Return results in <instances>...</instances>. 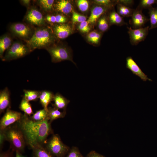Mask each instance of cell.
Masks as SVG:
<instances>
[{
    "mask_svg": "<svg viewBox=\"0 0 157 157\" xmlns=\"http://www.w3.org/2000/svg\"><path fill=\"white\" fill-rule=\"evenodd\" d=\"M52 30L56 37L61 39L67 37L72 32L71 26L65 23L55 24Z\"/></svg>",
    "mask_w": 157,
    "mask_h": 157,
    "instance_id": "13",
    "label": "cell"
},
{
    "mask_svg": "<svg viewBox=\"0 0 157 157\" xmlns=\"http://www.w3.org/2000/svg\"><path fill=\"white\" fill-rule=\"evenodd\" d=\"M32 157H54L42 145H38L32 149Z\"/></svg>",
    "mask_w": 157,
    "mask_h": 157,
    "instance_id": "23",
    "label": "cell"
},
{
    "mask_svg": "<svg viewBox=\"0 0 157 157\" xmlns=\"http://www.w3.org/2000/svg\"><path fill=\"white\" fill-rule=\"evenodd\" d=\"M53 101L54 104H53V107L58 109L65 110L69 101L59 93H56L54 95Z\"/></svg>",
    "mask_w": 157,
    "mask_h": 157,
    "instance_id": "18",
    "label": "cell"
},
{
    "mask_svg": "<svg viewBox=\"0 0 157 157\" xmlns=\"http://www.w3.org/2000/svg\"><path fill=\"white\" fill-rule=\"evenodd\" d=\"M86 18L84 16L80 15L73 11L72 12V22L74 24L76 22L81 23L86 21Z\"/></svg>",
    "mask_w": 157,
    "mask_h": 157,
    "instance_id": "33",
    "label": "cell"
},
{
    "mask_svg": "<svg viewBox=\"0 0 157 157\" xmlns=\"http://www.w3.org/2000/svg\"><path fill=\"white\" fill-rule=\"evenodd\" d=\"M45 18L46 22L51 24L65 23L67 21L66 17L60 14H47L45 16Z\"/></svg>",
    "mask_w": 157,
    "mask_h": 157,
    "instance_id": "20",
    "label": "cell"
},
{
    "mask_svg": "<svg viewBox=\"0 0 157 157\" xmlns=\"http://www.w3.org/2000/svg\"><path fill=\"white\" fill-rule=\"evenodd\" d=\"M30 117L33 120L36 122L43 121L47 119H49L48 110L44 108L42 109L38 110Z\"/></svg>",
    "mask_w": 157,
    "mask_h": 157,
    "instance_id": "27",
    "label": "cell"
},
{
    "mask_svg": "<svg viewBox=\"0 0 157 157\" xmlns=\"http://www.w3.org/2000/svg\"><path fill=\"white\" fill-rule=\"evenodd\" d=\"M31 52L27 44L17 40L13 42L6 51L1 59L3 61H10L25 56Z\"/></svg>",
    "mask_w": 157,
    "mask_h": 157,
    "instance_id": "4",
    "label": "cell"
},
{
    "mask_svg": "<svg viewBox=\"0 0 157 157\" xmlns=\"http://www.w3.org/2000/svg\"><path fill=\"white\" fill-rule=\"evenodd\" d=\"M19 109L23 111L24 113L30 116L33 114L31 106L29 102L24 98H23L19 106Z\"/></svg>",
    "mask_w": 157,
    "mask_h": 157,
    "instance_id": "29",
    "label": "cell"
},
{
    "mask_svg": "<svg viewBox=\"0 0 157 157\" xmlns=\"http://www.w3.org/2000/svg\"><path fill=\"white\" fill-rule=\"evenodd\" d=\"M87 157H105L103 156L96 152L95 151H91L87 155Z\"/></svg>",
    "mask_w": 157,
    "mask_h": 157,
    "instance_id": "39",
    "label": "cell"
},
{
    "mask_svg": "<svg viewBox=\"0 0 157 157\" xmlns=\"http://www.w3.org/2000/svg\"><path fill=\"white\" fill-rule=\"evenodd\" d=\"M54 95L53 92L47 90L41 91L39 97L40 102L44 108L48 110V106L53 101Z\"/></svg>",
    "mask_w": 157,
    "mask_h": 157,
    "instance_id": "19",
    "label": "cell"
},
{
    "mask_svg": "<svg viewBox=\"0 0 157 157\" xmlns=\"http://www.w3.org/2000/svg\"><path fill=\"white\" fill-rule=\"evenodd\" d=\"M54 2L55 1L54 0L37 1L38 5L45 12H49L51 10L53 7Z\"/></svg>",
    "mask_w": 157,
    "mask_h": 157,
    "instance_id": "24",
    "label": "cell"
},
{
    "mask_svg": "<svg viewBox=\"0 0 157 157\" xmlns=\"http://www.w3.org/2000/svg\"><path fill=\"white\" fill-rule=\"evenodd\" d=\"M23 98L28 101H35L39 98L41 91L24 90Z\"/></svg>",
    "mask_w": 157,
    "mask_h": 157,
    "instance_id": "26",
    "label": "cell"
},
{
    "mask_svg": "<svg viewBox=\"0 0 157 157\" xmlns=\"http://www.w3.org/2000/svg\"><path fill=\"white\" fill-rule=\"evenodd\" d=\"M25 113L18 121L17 126L24 135L26 142L32 149L42 145L51 131L49 119L36 122Z\"/></svg>",
    "mask_w": 157,
    "mask_h": 157,
    "instance_id": "1",
    "label": "cell"
},
{
    "mask_svg": "<svg viewBox=\"0 0 157 157\" xmlns=\"http://www.w3.org/2000/svg\"><path fill=\"white\" fill-rule=\"evenodd\" d=\"M15 157H26L23 155L22 154L18 151L16 152V156Z\"/></svg>",
    "mask_w": 157,
    "mask_h": 157,
    "instance_id": "42",
    "label": "cell"
},
{
    "mask_svg": "<svg viewBox=\"0 0 157 157\" xmlns=\"http://www.w3.org/2000/svg\"><path fill=\"white\" fill-rule=\"evenodd\" d=\"M13 40L10 35L8 34L3 35L0 38V57L1 59L7 50L13 43Z\"/></svg>",
    "mask_w": 157,
    "mask_h": 157,
    "instance_id": "17",
    "label": "cell"
},
{
    "mask_svg": "<svg viewBox=\"0 0 157 157\" xmlns=\"http://www.w3.org/2000/svg\"><path fill=\"white\" fill-rule=\"evenodd\" d=\"M101 36L100 33L96 31H92L88 34L87 39L90 42L97 44L99 42Z\"/></svg>",
    "mask_w": 157,
    "mask_h": 157,
    "instance_id": "31",
    "label": "cell"
},
{
    "mask_svg": "<svg viewBox=\"0 0 157 157\" xmlns=\"http://www.w3.org/2000/svg\"><path fill=\"white\" fill-rule=\"evenodd\" d=\"M21 3L27 8H30L31 1L30 0H22L20 1Z\"/></svg>",
    "mask_w": 157,
    "mask_h": 157,
    "instance_id": "40",
    "label": "cell"
},
{
    "mask_svg": "<svg viewBox=\"0 0 157 157\" xmlns=\"http://www.w3.org/2000/svg\"><path fill=\"white\" fill-rule=\"evenodd\" d=\"M10 93L7 87L0 92V112L1 114L10 106Z\"/></svg>",
    "mask_w": 157,
    "mask_h": 157,
    "instance_id": "15",
    "label": "cell"
},
{
    "mask_svg": "<svg viewBox=\"0 0 157 157\" xmlns=\"http://www.w3.org/2000/svg\"><path fill=\"white\" fill-rule=\"evenodd\" d=\"M88 24L87 21L80 23L78 26L79 30L83 33L89 32L90 28Z\"/></svg>",
    "mask_w": 157,
    "mask_h": 157,
    "instance_id": "36",
    "label": "cell"
},
{
    "mask_svg": "<svg viewBox=\"0 0 157 157\" xmlns=\"http://www.w3.org/2000/svg\"><path fill=\"white\" fill-rule=\"evenodd\" d=\"M56 38L52 30L45 25L37 28L26 42L31 52L37 49H45L53 45Z\"/></svg>",
    "mask_w": 157,
    "mask_h": 157,
    "instance_id": "2",
    "label": "cell"
},
{
    "mask_svg": "<svg viewBox=\"0 0 157 157\" xmlns=\"http://www.w3.org/2000/svg\"><path fill=\"white\" fill-rule=\"evenodd\" d=\"M109 20L110 22L112 24H116L120 26L126 24L124 20L123 17L115 10L111 12L110 14Z\"/></svg>",
    "mask_w": 157,
    "mask_h": 157,
    "instance_id": "22",
    "label": "cell"
},
{
    "mask_svg": "<svg viewBox=\"0 0 157 157\" xmlns=\"http://www.w3.org/2000/svg\"><path fill=\"white\" fill-rule=\"evenodd\" d=\"M66 157H84L76 147H73L69 151Z\"/></svg>",
    "mask_w": 157,
    "mask_h": 157,
    "instance_id": "35",
    "label": "cell"
},
{
    "mask_svg": "<svg viewBox=\"0 0 157 157\" xmlns=\"http://www.w3.org/2000/svg\"><path fill=\"white\" fill-rule=\"evenodd\" d=\"M130 23L134 29L143 27L148 21L147 18L142 12V10L137 7L133 10Z\"/></svg>",
    "mask_w": 157,
    "mask_h": 157,
    "instance_id": "12",
    "label": "cell"
},
{
    "mask_svg": "<svg viewBox=\"0 0 157 157\" xmlns=\"http://www.w3.org/2000/svg\"><path fill=\"white\" fill-rule=\"evenodd\" d=\"M126 67L132 73L139 77L144 81L147 80L152 81L141 70L139 66L131 56L127 57L126 59Z\"/></svg>",
    "mask_w": 157,
    "mask_h": 157,
    "instance_id": "11",
    "label": "cell"
},
{
    "mask_svg": "<svg viewBox=\"0 0 157 157\" xmlns=\"http://www.w3.org/2000/svg\"><path fill=\"white\" fill-rule=\"evenodd\" d=\"M148 9L151 25L149 29H151L157 27V7L154 8L151 7Z\"/></svg>",
    "mask_w": 157,
    "mask_h": 157,
    "instance_id": "28",
    "label": "cell"
},
{
    "mask_svg": "<svg viewBox=\"0 0 157 157\" xmlns=\"http://www.w3.org/2000/svg\"><path fill=\"white\" fill-rule=\"evenodd\" d=\"M77 4L79 10L82 12H85L88 8L89 3L87 0H78L77 1Z\"/></svg>",
    "mask_w": 157,
    "mask_h": 157,
    "instance_id": "34",
    "label": "cell"
},
{
    "mask_svg": "<svg viewBox=\"0 0 157 157\" xmlns=\"http://www.w3.org/2000/svg\"><path fill=\"white\" fill-rule=\"evenodd\" d=\"M108 7L101 6L94 7L91 11L90 15L87 21L89 24L93 23L108 10Z\"/></svg>",
    "mask_w": 157,
    "mask_h": 157,
    "instance_id": "16",
    "label": "cell"
},
{
    "mask_svg": "<svg viewBox=\"0 0 157 157\" xmlns=\"http://www.w3.org/2000/svg\"><path fill=\"white\" fill-rule=\"evenodd\" d=\"M22 115L20 112L8 108L6 113L0 120V131H3L12 124L18 122L21 119Z\"/></svg>",
    "mask_w": 157,
    "mask_h": 157,
    "instance_id": "10",
    "label": "cell"
},
{
    "mask_svg": "<svg viewBox=\"0 0 157 157\" xmlns=\"http://www.w3.org/2000/svg\"><path fill=\"white\" fill-rule=\"evenodd\" d=\"M107 17L105 15L101 17L98 21V27L102 32L106 31L108 28L109 24Z\"/></svg>",
    "mask_w": 157,
    "mask_h": 157,
    "instance_id": "30",
    "label": "cell"
},
{
    "mask_svg": "<svg viewBox=\"0 0 157 157\" xmlns=\"http://www.w3.org/2000/svg\"><path fill=\"white\" fill-rule=\"evenodd\" d=\"M53 7L57 11L64 14H68L72 10V4L68 0H59L54 3Z\"/></svg>",
    "mask_w": 157,
    "mask_h": 157,
    "instance_id": "14",
    "label": "cell"
},
{
    "mask_svg": "<svg viewBox=\"0 0 157 157\" xmlns=\"http://www.w3.org/2000/svg\"><path fill=\"white\" fill-rule=\"evenodd\" d=\"M133 10L130 7L117 3V13L123 17H131Z\"/></svg>",
    "mask_w": 157,
    "mask_h": 157,
    "instance_id": "25",
    "label": "cell"
},
{
    "mask_svg": "<svg viewBox=\"0 0 157 157\" xmlns=\"http://www.w3.org/2000/svg\"><path fill=\"white\" fill-rule=\"evenodd\" d=\"M9 126L3 131H1L4 138L8 141L12 149L21 153L24 151L26 141L24 135L17 125Z\"/></svg>",
    "mask_w": 157,
    "mask_h": 157,
    "instance_id": "3",
    "label": "cell"
},
{
    "mask_svg": "<svg viewBox=\"0 0 157 157\" xmlns=\"http://www.w3.org/2000/svg\"><path fill=\"white\" fill-rule=\"evenodd\" d=\"M24 19L26 22L31 25L39 27L45 25V16L35 7L28 8Z\"/></svg>",
    "mask_w": 157,
    "mask_h": 157,
    "instance_id": "8",
    "label": "cell"
},
{
    "mask_svg": "<svg viewBox=\"0 0 157 157\" xmlns=\"http://www.w3.org/2000/svg\"><path fill=\"white\" fill-rule=\"evenodd\" d=\"M95 2L99 6L109 7L112 4V1L110 0H95Z\"/></svg>",
    "mask_w": 157,
    "mask_h": 157,
    "instance_id": "37",
    "label": "cell"
},
{
    "mask_svg": "<svg viewBox=\"0 0 157 157\" xmlns=\"http://www.w3.org/2000/svg\"><path fill=\"white\" fill-rule=\"evenodd\" d=\"M0 157H11L10 153L8 152L1 153Z\"/></svg>",
    "mask_w": 157,
    "mask_h": 157,
    "instance_id": "41",
    "label": "cell"
},
{
    "mask_svg": "<svg viewBox=\"0 0 157 157\" xmlns=\"http://www.w3.org/2000/svg\"><path fill=\"white\" fill-rule=\"evenodd\" d=\"M46 149L55 157H63L69 151L68 147L63 143L57 135H53L49 140Z\"/></svg>",
    "mask_w": 157,
    "mask_h": 157,
    "instance_id": "5",
    "label": "cell"
},
{
    "mask_svg": "<svg viewBox=\"0 0 157 157\" xmlns=\"http://www.w3.org/2000/svg\"><path fill=\"white\" fill-rule=\"evenodd\" d=\"M155 3L157 4V0H141L140 1L138 8L142 10L144 8H149L151 6Z\"/></svg>",
    "mask_w": 157,
    "mask_h": 157,
    "instance_id": "32",
    "label": "cell"
},
{
    "mask_svg": "<svg viewBox=\"0 0 157 157\" xmlns=\"http://www.w3.org/2000/svg\"><path fill=\"white\" fill-rule=\"evenodd\" d=\"M130 42L132 45H136L139 42L144 40L147 36L149 28V26L137 29L127 27Z\"/></svg>",
    "mask_w": 157,
    "mask_h": 157,
    "instance_id": "9",
    "label": "cell"
},
{
    "mask_svg": "<svg viewBox=\"0 0 157 157\" xmlns=\"http://www.w3.org/2000/svg\"><path fill=\"white\" fill-rule=\"evenodd\" d=\"M117 3L129 7L134 3V1L131 0H120L117 1Z\"/></svg>",
    "mask_w": 157,
    "mask_h": 157,
    "instance_id": "38",
    "label": "cell"
},
{
    "mask_svg": "<svg viewBox=\"0 0 157 157\" xmlns=\"http://www.w3.org/2000/svg\"><path fill=\"white\" fill-rule=\"evenodd\" d=\"M66 113L65 110L61 112L59 109L54 107L48 108V116L49 120L52 121L56 119L63 118L65 117Z\"/></svg>",
    "mask_w": 157,
    "mask_h": 157,
    "instance_id": "21",
    "label": "cell"
},
{
    "mask_svg": "<svg viewBox=\"0 0 157 157\" xmlns=\"http://www.w3.org/2000/svg\"><path fill=\"white\" fill-rule=\"evenodd\" d=\"M45 49L50 54L53 62L58 63L65 60L73 62L70 51L64 46L53 44Z\"/></svg>",
    "mask_w": 157,
    "mask_h": 157,
    "instance_id": "6",
    "label": "cell"
},
{
    "mask_svg": "<svg viewBox=\"0 0 157 157\" xmlns=\"http://www.w3.org/2000/svg\"><path fill=\"white\" fill-rule=\"evenodd\" d=\"M9 30L14 35L26 42L30 39L34 32L28 25L22 23L11 24Z\"/></svg>",
    "mask_w": 157,
    "mask_h": 157,
    "instance_id": "7",
    "label": "cell"
}]
</instances>
